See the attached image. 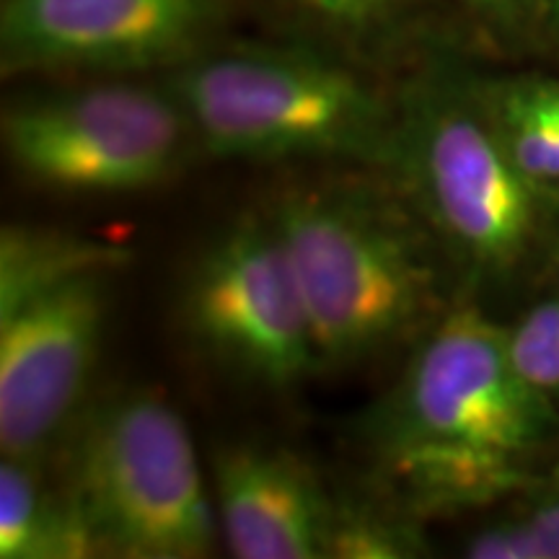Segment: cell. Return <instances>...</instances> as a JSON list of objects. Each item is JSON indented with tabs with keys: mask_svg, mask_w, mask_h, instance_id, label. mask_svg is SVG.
<instances>
[{
	"mask_svg": "<svg viewBox=\"0 0 559 559\" xmlns=\"http://www.w3.org/2000/svg\"><path fill=\"white\" fill-rule=\"evenodd\" d=\"M510 355L531 386L549 400L559 394V298L531 309L508 332Z\"/></svg>",
	"mask_w": 559,
	"mask_h": 559,
	"instance_id": "9a60e30c",
	"label": "cell"
},
{
	"mask_svg": "<svg viewBox=\"0 0 559 559\" xmlns=\"http://www.w3.org/2000/svg\"><path fill=\"white\" fill-rule=\"evenodd\" d=\"M226 0H3L0 68L132 73L179 68L207 50Z\"/></svg>",
	"mask_w": 559,
	"mask_h": 559,
	"instance_id": "9c48e42d",
	"label": "cell"
},
{
	"mask_svg": "<svg viewBox=\"0 0 559 559\" xmlns=\"http://www.w3.org/2000/svg\"><path fill=\"white\" fill-rule=\"evenodd\" d=\"M88 270L0 309V449L37 461L62 436L99 358L109 277Z\"/></svg>",
	"mask_w": 559,
	"mask_h": 559,
	"instance_id": "ba28073f",
	"label": "cell"
},
{
	"mask_svg": "<svg viewBox=\"0 0 559 559\" xmlns=\"http://www.w3.org/2000/svg\"><path fill=\"white\" fill-rule=\"evenodd\" d=\"M557 487H559V477H557Z\"/></svg>",
	"mask_w": 559,
	"mask_h": 559,
	"instance_id": "44dd1931",
	"label": "cell"
},
{
	"mask_svg": "<svg viewBox=\"0 0 559 559\" xmlns=\"http://www.w3.org/2000/svg\"><path fill=\"white\" fill-rule=\"evenodd\" d=\"M487 29L508 39L526 37L534 32L544 13L547 0H461Z\"/></svg>",
	"mask_w": 559,
	"mask_h": 559,
	"instance_id": "ac0fdd59",
	"label": "cell"
},
{
	"mask_svg": "<svg viewBox=\"0 0 559 559\" xmlns=\"http://www.w3.org/2000/svg\"><path fill=\"white\" fill-rule=\"evenodd\" d=\"M185 313L202 347L270 386L321 368L296 270L270 215L236 223L200 257Z\"/></svg>",
	"mask_w": 559,
	"mask_h": 559,
	"instance_id": "52a82bcc",
	"label": "cell"
},
{
	"mask_svg": "<svg viewBox=\"0 0 559 559\" xmlns=\"http://www.w3.org/2000/svg\"><path fill=\"white\" fill-rule=\"evenodd\" d=\"M296 270L321 366L407 340L436 309L438 272L396 200L370 187H298L270 210Z\"/></svg>",
	"mask_w": 559,
	"mask_h": 559,
	"instance_id": "3957f363",
	"label": "cell"
},
{
	"mask_svg": "<svg viewBox=\"0 0 559 559\" xmlns=\"http://www.w3.org/2000/svg\"><path fill=\"white\" fill-rule=\"evenodd\" d=\"M296 9L309 13L353 41H381L402 26L407 0H290Z\"/></svg>",
	"mask_w": 559,
	"mask_h": 559,
	"instance_id": "2e32d148",
	"label": "cell"
},
{
	"mask_svg": "<svg viewBox=\"0 0 559 559\" xmlns=\"http://www.w3.org/2000/svg\"><path fill=\"white\" fill-rule=\"evenodd\" d=\"M419 547L402 523L366 508H337L330 536V557L337 559H400Z\"/></svg>",
	"mask_w": 559,
	"mask_h": 559,
	"instance_id": "5bb4252c",
	"label": "cell"
},
{
	"mask_svg": "<svg viewBox=\"0 0 559 559\" xmlns=\"http://www.w3.org/2000/svg\"><path fill=\"white\" fill-rule=\"evenodd\" d=\"M557 415L515 366L508 330L477 309L423 342L376 425L383 469L425 508L489 498L519 474Z\"/></svg>",
	"mask_w": 559,
	"mask_h": 559,
	"instance_id": "6da1fadb",
	"label": "cell"
},
{
	"mask_svg": "<svg viewBox=\"0 0 559 559\" xmlns=\"http://www.w3.org/2000/svg\"><path fill=\"white\" fill-rule=\"evenodd\" d=\"M396 166L425 218L481 270H510L536 230L534 187L506 153L487 104L419 86L400 115Z\"/></svg>",
	"mask_w": 559,
	"mask_h": 559,
	"instance_id": "5b68a950",
	"label": "cell"
},
{
	"mask_svg": "<svg viewBox=\"0 0 559 559\" xmlns=\"http://www.w3.org/2000/svg\"><path fill=\"white\" fill-rule=\"evenodd\" d=\"M102 555L70 489L55 492L34 461L0 464V559H81Z\"/></svg>",
	"mask_w": 559,
	"mask_h": 559,
	"instance_id": "8fae6325",
	"label": "cell"
},
{
	"mask_svg": "<svg viewBox=\"0 0 559 559\" xmlns=\"http://www.w3.org/2000/svg\"><path fill=\"white\" fill-rule=\"evenodd\" d=\"M130 254L115 243L60 230L9 226L0 236V309L88 270H120Z\"/></svg>",
	"mask_w": 559,
	"mask_h": 559,
	"instance_id": "7c38bea8",
	"label": "cell"
},
{
	"mask_svg": "<svg viewBox=\"0 0 559 559\" xmlns=\"http://www.w3.org/2000/svg\"><path fill=\"white\" fill-rule=\"evenodd\" d=\"M166 86L213 158L396 164L400 115L353 68L298 47L202 50Z\"/></svg>",
	"mask_w": 559,
	"mask_h": 559,
	"instance_id": "7a4b0ae2",
	"label": "cell"
},
{
	"mask_svg": "<svg viewBox=\"0 0 559 559\" xmlns=\"http://www.w3.org/2000/svg\"><path fill=\"white\" fill-rule=\"evenodd\" d=\"M218 526L239 559H330L334 502L283 449L230 445L215 456Z\"/></svg>",
	"mask_w": 559,
	"mask_h": 559,
	"instance_id": "30bf717a",
	"label": "cell"
},
{
	"mask_svg": "<svg viewBox=\"0 0 559 559\" xmlns=\"http://www.w3.org/2000/svg\"><path fill=\"white\" fill-rule=\"evenodd\" d=\"M68 489L102 555L200 559L215 547L218 515L192 436L156 391H124L83 415Z\"/></svg>",
	"mask_w": 559,
	"mask_h": 559,
	"instance_id": "277c9868",
	"label": "cell"
},
{
	"mask_svg": "<svg viewBox=\"0 0 559 559\" xmlns=\"http://www.w3.org/2000/svg\"><path fill=\"white\" fill-rule=\"evenodd\" d=\"M506 153L536 194L559 190V117L544 81L508 83L487 104Z\"/></svg>",
	"mask_w": 559,
	"mask_h": 559,
	"instance_id": "4fadbf2b",
	"label": "cell"
},
{
	"mask_svg": "<svg viewBox=\"0 0 559 559\" xmlns=\"http://www.w3.org/2000/svg\"><path fill=\"white\" fill-rule=\"evenodd\" d=\"M466 555L474 559H547L523 519L500 521L479 531L466 547Z\"/></svg>",
	"mask_w": 559,
	"mask_h": 559,
	"instance_id": "e0dca14e",
	"label": "cell"
},
{
	"mask_svg": "<svg viewBox=\"0 0 559 559\" xmlns=\"http://www.w3.org/2000/svg\"><path fill=\"white\" fill-rule=\"evenodd\" d=\"M555 13V16L559 19V0H547V13Z\"/></svg>",
	"mask_w": 559,
	"mask_h": 559,
	"instance_id": "ffe728a7",
	"label": "cell"
},
{
	"mask_svg": "<svg viewBox=\"0 0 559 559\" xmlns=\"http://www.w3.org/2000/svg\"><path fill=\"white\" fill-rule=\"evenodd\" d=\"M526 526L539 539L544 557L559 559V487L547 498L536 500L526 515H521Z\"/></svg>",
	"mask_w": 559,
	"mask_h": 559,
	"instance_id": "d6986e66",
	"label": "cell"
},
{
	"mask_svg": "<svg viewBox=\"0 0 559 559\" xmlns=\"http://www.w3.org/2000/svg\"><path fill=\"white\" fill-rule=\"evenodd\" d=\"M192 128L169 86L130 81L50 91L3 111V143L26 177L60 190L135 192L179 169Z\"/></svg>",
	"mask_w": 559,
	"mask_h": 559,
	"instance_id": "8992f818",
	"label": "cell"
}]
</instances>
